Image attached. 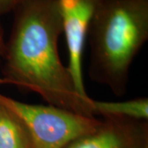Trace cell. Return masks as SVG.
I'll return each instance as SVG.
<instances>
[{
	"label": "cell",
	"mask_w": 148,
	"mask_h": 148,
	"mask_svg": "<svg viewBox=\"0 0 148 148\" xmlns=\"http://www.w3.org/2000/svg\"><path fill=\"white\" fill-rule=\"evenodd\" d=\"M91 112L103 118H120L147 121L148 99L139 97L124 101H102L92 100Z\"/></svg>",
	"instance_id": "6"
},
{
	"label": "cell",
	"mask_w": 148,
	"mask_h": 148,
	"mask_svg": "<svg viewBox=\"0 0 148 148\" xmlns=\"http://www.w3.org/2000/svg\"><path fill=\"white\" fill-rule=\"evenodd\" d=\"M88 37L90 80L124 95L132 61L148 40V0H100Z\"/></svg>",
	"instance_id": "2"
},
{
	"label": "cell",
	"mask_w": 148,
	"mask_h": 148,
	"mask_svg": "<svg viewBox=\"0 0 148 148\" xmlns=\"http://www.w3.org/2000/svg\"><path fill=\"white\" fill-rule=\"evenodd\" d=\"M6 42L0 85L9 84L40 95L49 106L93 116V99L77 93L59 57L62 21L58 0H27L13 10Z\"/></svg>",
	"instance_id": "1"
},
{
	"label": "cell",
	"mask_w": 148,
	"mask_h": 148,
	"mask_svg": "<svg viewBox=\"0 0 148 148\" xmlns=\"http://www.w3.org/2000/svg\"><path fill=\"white\" fill-rule=\"evenodd\" d=\"M0 148H32V140L24 123L1 104Z\"/></svg>",
	"instance_id": "7"
},
{
	"label": "cell",
	"mask_w": 148,
	"mask_h": 148,
	"mask_svg": "<svg viewBox=\"0 0 148 148\" xmlns=\"http://www.w3.org/2000/svg\"><path fill=\"white\" fill-rule=\"evenodd\" d=\"M5 47H6V41L4 40V36H3V30L0 22V63L3 59V54L5 52Z\"/></svg>",
	"instance_id": "9"
},
{
	"label": "cell",
	"mask_w": 148,
	"mask_h": 148,
	"mask_svg": "<svg viewBox=\"0 0 148 148\" xmlns=\"http://www.w3.org/2000/svg\"><path fill=\"white\" fill-rule=\"evenodd\" d=\"M100 0H58L62 32L69 49V69L75 88L82 98L86 94L82 77V54L89 27Z\"/></svg>",
	"instance_id": "4"
},
{
	"label": "cell",
	"mask_w": 148,
	"mask_h": 148,
	"mask_svg": "<svg viewBox=\"0 0 148 148\" xmlns=\"http://www.w3.org/2000/svg\"><path fill=\"white\" fill-rule=\"evenodd\" d=\"M0 104L24 123L32 148H65L74 140L95 131L101 122L56 106L23 103L1 93Z\"/></svg>",
	"instance_id": "3"
},
{
	"label": "cell",
	"mask_w": 148,
	"mask_h": 148,
	"mask_svg": "<svg viewBox=\"0 0 148 148\" xmlns=\"http://www.w3.org/2000/svg\"><path fill=\"white\" fill-rule=\"evenodd\" d=\"M147 121L104 118L90 133L74 140L65 148H147Z\"/></svg>",
	"instance_id": "5"
},
{
	"label": "cell",
	"mask_w": 148,
	"mask_h": 148,
	"mask_svg": "<svg viewBox=\"0 0 148 148\" xmlns=\"http://www.w3.org/2000/svg\"><path fill=\"white\" fill-rule=\"evenodd\" d=\"M27 0H0V15L13 12L19 4Z\"/></svg>",
	"instance_id": "8"
}]
</instances>
